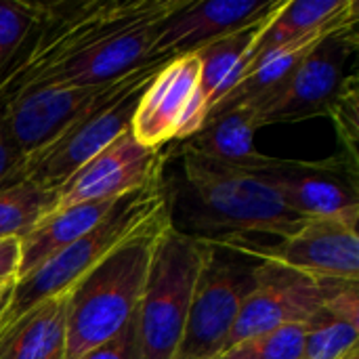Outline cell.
<instances>
[{"label":"cell","instance_id":"9a60e30c","mask_svg":"<svg viewBox=\"0 0 359 359\" xmlns=\"http://www.w3.org/2000/svg\"><path fill=\"white\" fill-rule=\"evenodd\" d=\"M280 0H187V4L166 17L151 44V57H175L238 32L269 15Z\"/></svg>","mask_w":359,"mask_h":359},{"label":"cell","instance_id":"52a82bcc","mask_svg":"<svg viewBox=\"0 0 359 359\" xmlns=\"http://www.w3.org/2000/svg\"><path fill=\"white\" fill-rule=\"evenodd\" d=\"M183 337L172 359H217L231 334L240 307L252 290L255 261L208 242Z\"/></svg>","mask_w":359,"mask_h":359},{"label":"cell","instance_id":"ffe728a7","mask_svg":"<svg viewBox=\"0 0 359 359\" xmlns=\"http://www.w3.org/2000/svg\"><path fill=\"white\" fill-rule=\"evenodd\" d=\"M67 294L48 299L0 330V359L63 358Z\"/></svg>","mask_w":359,"mask_h":359},{"label":"cell","instance_id":"8992f818","mask_svg":"<svg viewBox=\"0 0 359 359\" xmlns=\"http://www.w3.org/2000/svg\"><path fill=\"white\" fill-rule=\"evenodd\" d=\"M208 250L170 225L158 236L137 309L143 359L175 358Z\"/></svg>","mask_w":359,"mask_h":359},{"label":"cell","instance_id":"f1b7e54d","mask_svg":"<svg viewBox=\"0 0 359 359\" xmlns=\"http://www.w3.org/2000/svg\"><path fill=\"white\" fill-rule=\"evenodd\" d=\"M21 160H23V154L13 143V139L0 118V189L11 181V177L15 175Z\"/></svg>","mask_w":359,"mask_h":359},{"label":"cell","instance_id":"836d02e7","mask_svg":"<svg viewBox=\"0 0 359 359\" xmlns=\"http://www.w3.org/2000/svg\"><path fill=\"white\" fill-rule=\"evenodd\" d=\"M8 284H11V282H8ZM2 286H4V284H2Z\"/></svg>","mask_w":359,"mask_h":359},{"label":"cell","instance_id":"2e32d148","mask_svg":"<svg viewBox=\"0 0 359 359\" xmlns=\"http://www.w3.org/2000/svg\"><path fill=\"white\" fill-rule=\"evenodd\" d=\"M257 130L259 122L250 105H229L210 111L200 130L179 141L170 154H194L223 166L261 172L273 158L255 147Z\"/></svg>","mask_w":359,"mask_h":359},{"label":"cell","instance_id":"e0dca14e","mask_svg":"<svg viewBox=\"0 0 359 359\" xmlns=\"http://www.w3.org/2000/svg\"><path fill=\"white\" fill-rule=\"evenodd\" d=\"M359 21V6L355 4L353 8H349L345 15H341L337 21L328 23L322 29H316L307 36H301L288 44H282L261 57H257L250 67L246 69L244 78L236 84V88L225 95L210 111L229 107V105H259L261 101H265L271 93H276L288 78L290 74L301 65V61L332 32L347 27L351 23ZM208 111V114H210Z\"/></svg>","mask_w":359,"mask_h":359},{"label":"cell","instance_id":"9c48e42d","mask_svg":"<svg viewBox=\"0 0 359 359\" xmlns=\"http://www.w3.org/2000/svg\"><path fill=\"white\" fill-rule=\"evenodd\" d=\"M358 46V23L326 36L276 93L252 107L259 128L278 122H301L316 116H328L347 76L345 63Z\"/></svg>","mask_w":359,"mask_h":359},{"label":"cell","instance_id":"6da1fadb","mask_svg":"<svg viewBox=\"0 0 359 359\" xmlns=\"http://www.w3.org/2000/svg\"><path fill=\"white\" fill-rule=\"evenodd\" d=\"M187 0L48 2V11L0 76V105L42 86L114 82L151 57L160 23Z\"/></svg>","mask_w":359,"mask_h":359},{"label":"cell","instance_id":"44dd1931","mask_svg":"<svg viewBox=\"0 0 359 359\" xmlns=\"http://www.w3.org/2000/svg\"><path fill=\"white\" fill-rule=\"evenodd\" d=\"M355 4V0H282L280 8L250 48V63L282 44L326 27Z\"/></svg>","mask_w":359,"mask_h":359},{"label":"cell","instance_id":"d4e9b609","mask_svg":"<svg viewBox=\"0 0 359 359\" xmlns=\"http://www.w3.org/2000/svg\"><path fill=\"white\" fill-rule=\"evenodd\" d=\"M305 343V324L282 326L252 339H246L217 359H301Z\"/></svg>","mask_w":359,"mask_h":359},{"label":"cell","instance_id":"4316f807","mask_svg":"<svg viewBox=\"0 0 359 359\" xmlns=\"http://www.w3.org/2000/svg\"><path fill=\"white\" fill-rule=\"evenodd\" d=\"M320 282H322V309L359 328V282H347V280H320Z\"/></svg>","mask_w":359,"mask_h":359},{"label":"cell","instance_id":"cb8c5ba5","mask_svg":"<svg viewBox=\"0 0 359 359\" xmlns=\"http://www.w3.org/2000/svg\"><path fill=\"white\" fill-rule=\"evenodd\" d=\"M359 328L351 326L326 309H318L305 322V343L301 359H341L358 349Z\"/></svg>","mask_w":359,"mask_h":359},{"label":"cell","instance_id":"30bf717a","mask_svg":"<svg viewBox=\"0 0 359 359\" xmlns=\"http://www.w3.org/2000/svg\"><path fill=\"white\" fill-rule=\"evenodd\" d=\"M355 162L337 154L326 160L273 158L261 175L301 219L359 223V172Z\"/></svg>","mask_w":359,"mask_h":359},{"label":"cell","instance_id":"5bb4252c","mask_svg":"<svg viewBox=\"0 0 359 359\" xmlns=\"http://www.w3.org/2000/svg\"><path fill=\"white\" fill-rule=\"evenodd\" d=\"M118 80L95 86H42L25 90L0 105V118L13 143L25 158L50 143L84 111L99 103Z\"/></svg>","mask_w":359,"mask_h":359},{"label":"cell","instance_id":"d6986e66","mask_svg":"<svg viewBox=\"0 0 359 359\" xmlns=\"http://www.w3.org/2000/svg\"><path fill=\"white\" fill-rule=\"evenodd\" d=\"M120 200V198H118ZM118 200H101V202H84L69 208H59L46 215L40 223H36L21 240V261H19V278L27 276L44 261L67 248L72 242L82 238L101 219L114 208Z\"/></svg>","mask_w":359,"mask_h":359},{"label":"cell","instance_id":"4fadbf2b","mask_svg":"<svg viewBox=\"0 0 359 359\" xmlns=\"http://www.w3.org/2000/svg\"><path fill=\"white\" fill-rule=\"evenodd\" d=\"M318 309H322L320 280L278 263L255 261L252 290L240 307L223 351L257 334L305 324Z\"/></svg>","mask_w":359,"mask_h":359},{"label":"cell","instance_id":"277c9868","mask_svg":"<svg viewBox=\"0 0 359 359\" xmlns=\"http://www.w3.org/2000/svg\"><path fill=\"white\" fill-rule=\"evenodd\" d=\"M168 223L135 236L109 252L67 292L63 359H78L114 339L137 313L151 252Z\"/></svg>","mask_w":359,"mask_h":359},{"label":"cell","instance_id":"d6a6232c","mask_svg":"<svg viewBox=\"0 0 359 359\" xmlns=\"http://www.w3.org/2000/svg\"><path fill=\"white\" fill-rule=\"evenodd\" d=\"M55 359H63V358H55Z\"/></svg>","mask_w":359,"mask_h":359},{"label":"cell","instance_id":"83f0119b","mask_svg":"<svg viewBox=\"0 0 359 359\" xmlns=\"http://www.w3.org/2000/svg\"><path fill=\"white\" fill-rule=\"evenodd\" d=\"M78 359H143L137 313L114 339L90 349L88 353H84Z\"/></svg>","mask_w":359,"mask_h":359},{"label":"cell","instance_id":"f546056e","mask_svg":"<svg viewBox=\"0 0 359 359\" xmlns=\"http://www.w3.org/2000/svg\"><path fill=\"white\" fill-rule=\"evenodd\" d=\"M19 240H0V286L15 282L19 276Z\"/></svg>","mask_w":359,"mask_h":359},{"label":"cell","instance_id":"ba28073f","mask_svg":"<svg viewBox=\"0 0 359 359\" xmlns=\"http://www.w3.org/2000/svg\"><path fill=\"white\" fill-rule=\"evenodd\" d=\"M206 114L198 57L194 53L175 55L143 88L130 120V135L143 147L160 149L198 133Z\"/></svg>","mask_w":359,"mask_h":359},{"label":"cell","instance_id":"1f68e13d","mask_svg":"<svg viewBox=\"0 0 359 359\" xmlns=\"http://www.w3.org/2000/svg\"><path fill=\"white\" fill-rule=\"evenodd\" d=\"M341 359H359V347H358V349H351V351H349L347 355H343Z\"/></svg>","mask_w":359,"mask_h":359},{"label":"cell","instance_id":"8fae6325","mask_svg":"<svg viewBox=\"0 0 359 359\" xmlns=\"http://www.w3.org/2000/svg\"><path fill=\"white\" fill-rule=\"evenodd\" d=\"M221 246L252 261L290 267L316 280L359 282V231L339 219H305L292 236L276 244L233 240L221 242Z\"/></svg>","mask_w":359,"mask_h":359},{"label":"cell","instance_id":"3957f363","mask_svg":"<svg viewBox=\"0 0 359 359\" xmlns=\"http://www.w3.org/2000/svg\"><path fill=\"white\" fill-rule=\"evenodd\" d=\"M168 221V189L164 181L122 196L99 225L27 276L13 282L0 311V330L11 326L36 305L59 294H67L82 276H86L118 246L151 229L154 225Z\"/></svg>","mask_w":359,"mask_h":359},{"label":"cell","instance_id":"ac0fdd59","mask_svg":"<svg viewBox=\"0 0 359 359\" xmlns=\"http://www.w3.org/2000/svg\"><path fill=\"white\" fill-rule=\"evenodd\" d=\"M282 4V0H280ZM280 4L259 21L231 32L227 36H221L200 48L194 50L200 63V86L206 101V109L210 111L225 95H229L236 84L242 80L250 65V48L255 46L257 38L273 17V13L280 8ZM208 116V114H206Z\"/></svg>","mask_w":359,"mask_h":359},{"label":"cell","instance_id":"5b68a950","mask_svg":"<svg viewBox=\"0 0 359 359\" xmlns=\"http://www.w3.org/2000/svg\"><path fill=\"white\" fill-rule=\"evenodd\" d=\"M166 59L170 57L149 59L126 76H122L118 84L99 103L84 111L50 143L27 154L6 185L27 181L42 189L59 191L63 183L90 158L103 151L120 135L130 130V120L137 101Z\"/></svg>","mask_w":359,"mask_h":359},{"label":"cell","instance_id":"7c38bea8","mask_svg":"<svg viewBox=\"0 0 359 359\" xmlns=\"http://www.w3.org/2000/svg\"><path fill=\"white\" fill-rule=\"evenodd\" d=\"M168 160L170 158L164 147H143L130 130H126L63 183L57 191L55 210L84 202L118 200L162 183Z\"/></svg>","mask_w":359,"mask_h":359},{"label":"cell","instance_id":"7402d4cb","mask_svg":"<svg viewBox=\"0 0 359 359\" xmlns=\"http://www.w3.org/2000/svg\"><path fill=\"white\" fill-rule=\"evenodd\" d=\"M57 191L21 181L0 189V240H21L55 210Z\"/></svg>","mask_w":359,"mask_h":359},{"label":"cell","instance_id":"4dcf8cb0","mask_svg":"<svg viewBox=\"0 0 359 359\" xmlns=\"http://www.w3.org/2000/svg\"><path fill=\"white\" fill-rule=\"evenodd\" d=\"M11 286H13V282H11V284H4V286H0V311H2V307H4V303H6V297H8V290H11Z\"/></svg>","mask_w":359,"mask_h":359},{"label":"cell","instance_id":"7a4b0ae2","mask_svg":"<svg viewBox=\"0 0 359 359\" xmlns=\"http://www.w3.org/2000/svg\"><path fill=\"white\" fill-rule=\"evenodd\" d=\"M181 158V172L166 181L170 227L202 242L288 238L305 219L257 172L223 166L194 154Z\"/></svg>","mask_w":359,"mask_h":359},{"label":"cell","instance_id":"603a6c76","mask_svg":"<svg viewBox=\"0 0 359 359\" xmlns=\"http://www.w3.org/2000/svg\"><path fill=\"white\" fill-rule=\"evenodd\" d=\"M48 2L0 0V76L42 23Z\"/></svg>","mask_w":359,"mask_h":359},{"label":"cell","instance_id":"484cf974","mask_svg":"<svg viewBox=\"0 0 359 359\" xmlns=\"http://www.w3.org/2000/svg\"><path fill=\"white\" fill-rule=\"evenodd\" d=\"M359 82L358 74L351 72L349 76H345L343 86L337 95V99L330 105L328 118H332L337 135H339V143H341V151L345 158H349L351 162L359 164L358 156V137H359Z\"/></svg>","mask_w":359,"mask_h":359}]
</instances>
